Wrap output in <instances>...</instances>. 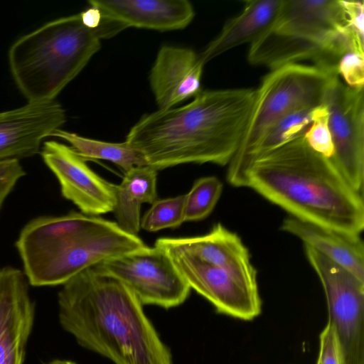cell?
<instances>
[{
  "label": "cell",
  "mask_w": 364,
  "mask_h": 364,
  "mask_svg": "<svg viewBox=\"0 0 364 364\" xmlns=\"http://www.w3.org/2000/svg\"><path fill=\"white\" fill-rule=\"evenodd\" d=\"M255 89L200 90L188 104L144 114L126 141L156 171L183 164H229L244 136Z\"/></svg>",
  "instance_id": "cell-1"
},
{
  "label": "cell",
  "mask_w": 364,
  "mask_h": 364,
  "mask_svg": "<svg viewBox=\"0 0 364 364\" xmlns=\"http://www.w3.org/2000/svg\"><path fill=\"white\" fill-rule=\"evenodd\" d=\"M62 328L82 348L114 364H173L143 310V304L122 282L88 268L65 284L58 294Z\"/></svg>",
  "instance_id": "cell-2"
},
{
  "label": "cell",
  "mask_w": 364,
  "mask_h": 364,
  "mask_svg": "<svg viewBox=\"0 0 364 364\" xmlns=\"http://www.w3.org/2000/svg\"><path fill=\"white\" fill-rule=\"evenodd\" d=\"M245 188L298 219L353 235L363 230V195L304 135L255 158Z\"/></svg>",
  "instance_id": "cell-3"
},
{
  "label": "cell",
  "mask_w": 364,
  "mask_h": 364,
  "mask_svg": "<svg viewBox=\"0 0 364 364\" xmlns=\"http://www.w3.org/2000/svg\"><path fill=\"white\" fill-rule=\"evenodd\" d=\"M122 30L107 18L100 28H88L80 13L50 21L10 47L13 78L28 102L55 100L100 50L101 39Z\"/></svg>",
  "instance_id": "cell-4"
},
{
  "label": "cell",
  "mask_w": 364,
  "mask_h": 364,
  "mask_svg": "<svg viewBox=\"0 0 364 364\" xmlns=\"http://www.w3.org/2000/svg\"><path fill=\"white\" fill-rule=\"evenodd\" d=\"M146 247L116 222L86 215L63 234L20 257L30 285L57 286L104 261Z\"/></svg>",
  "instance_id": "cell-5"
},
{
  "label": "cell",
  "mask_w": 364,
  "mask_h": 364,
  "mask_svg": "<svg viewBox=\"0 0 364 364\" xmlns=\"http://www.w3.org/2000/svg\"><path fill=\"white\" fill-rule=\"evenodd\" d=\"M338 73L313 65L289 63L271 70L255 89L253 108L240 146L228 164L237 166L263 132L283 116L323 104Z\"/></svg>",
  "instance_id": "cell-6"
},
{
  "label": "cell",
  "mask_w": 364,
  "mask_h": 364,
  "mask_svg": "<svg viewBox=\"0 0 364 364\" xmlns=\"http://www.w3.org/2000/svg\"><path fill=\"white\" fill-rule=\"evenodd\" d=\"M305 253L321 282L328 323L334 328L343 364H364V282L307 245Z\"/></svg>",
  "instance_id": "cell-7"
},
{
  "label": "cell",
  "mask_w": 364,
  "mask_h": 364,
  "mask_svg": "<svg viewBox=\"0 0 364 364\" xmlns=\"http://www.w3.org/2000/svg\"><path fill=\"white\" fill-rule=\"evenodd\" d=\"M126 285L141 303L170 309L182 304L191 288L171 257L154 246L95 266Z\"/></svg>",
  "instance_id": "cell-8"
},
{
  "label": "cell",
  "mask_w": 364,
  "mask_h": 364,
  "mask_svg": "<svg viewBox=\"0 0 364 364\" xmlns=\"http://www.w3.org/2000/svg\"><path fill=\"white\" fill-rule=\"evenodd\" d=\"M363 94V88L350 87L338 77L328 88L323 100L328 111L333 146L331 159L361 195L364 188Z\"/></svg>",
  "instance_id": "cell-9"
},
{
  "label": "cell",
  "mask_w": 364,
  "mask_h": 364,
  "mask_svg": "<svg viewBox=\"0 0 364 364\" xmlns=\"http://www.w3.org/2000/svg\"><path fill=\"white\" fill-rule=\"evenodd\" d=\"M271 29L325 46L339 59L363 46L348 28L342 0H282Z\"/></svg>",
  "instance_id": "cell-10"
},
{
  "label": "cell",
  "mask_w": 364,
  "mask_h": 364,
  "mask_svg": "<svg viewBox=\"0 0 364 364\" xmlns=\"http://www.w3.org/2000/svg\"><path fill=\"white\" fill-rule=\"evenodd\" d=\"M161 250L171 257L191 289L207 299L218 313L245 321L252 320L260 314L258 287L189 255Z\"/></svg>",
  "instance_id": "cell-11"
},
{
  "label": "cell",
  "mask_w": 364,
  "mask_h": 364,
  "mask_svg": "<svg viewBox=\"0 0 364 364\" xmlns=\"http://www.w3.org/2000/svg\"><path fill=\"white\" fill-rule=\"evenodd\" d=\"M41 155L58 179L62 196L81 213L98 216L113 212L115 184L93 171L71 146L53 140L47 141Z\"/></svg>",
  "instance_id": "cell-12"
},
{
  "label": "cell",
  "mask_w": 364,
  "mask_h": 364,
  "mask_svg": "<svg viewBox=\"0 0 364 364\" xmlns=\"http://www.w3.org/2000/svg\"><path fill=\"white\" fill-rule=\"evenodd\" d=\"M24 272L0 268V364H23L31 333L35 304Z\"/></svg>",
  "instance_id": "cell-13"
},
{
  "label": "cell",
  "mask_w": 364,
  "mask_h": 364,
  "mask_svg": "<svg viewBox=\"0 0 364 364\" xmlns=\"http://www.w3.org/2000/svg\"><path fill=\"white\" fill-rule=\"evenodd\" d=\"M66 121L65 110L55 100L28 102L0 112V161L31 157L41 141Z\"/></svg>",
  "instance_id": "cell-14"
},
{
  "label": "cell",
  "mask_w": 364,
  "mask_h": 364,
  "mask_svg": "<svg viewBox=\"0 0 364 364\" xmlns=\"http://www.w3.org/2000/svg\"><path fill=\"white\" fill-rule=\"evenodd\" d=\"M154 246L189 255L228 270L251 286L258 287L257 270L251 262L248 249L235 232L220 223L205 235L160 237Z\"/></svg>",
  "instance_id": "cell-15"
},
{
  "label": "cell",
  "mask_w": 364,
  "mask_h": 364,
  "mask_svg": "<svg viewBox=\"0 0 364 364\" xmlns=\"http://www.w3.org/2000/svg\"><path fill=\"white\" fill-rule=\"evenodd\" d=\"M204 63L193 50L162 46L149 74V82L159 109L174 107L200 90Z\"/></svg>",
  "instance_id": "cell-16"
},
{
  "label": "cell",
  "mask_w": 364,
  "mask_h": 364,
  "mask_svg": "<svg viewBox=\"0 0 364 364\" xmlns=\"http://www.w3.org/2000/svg\"><path fill=\"white\" fill-rule=\"evenodd\" d=\"M88 4L124 28L179 30L186 28L195 16L188 0H90Z\"/></svg>",
  "instance_id": "cell-17"
},
{
  "label": "cell",
  "mask_w": 364,
  "mask_h": 364,
  "mask_svg": "<svg viewBox=\"0 0 364 364\" xmlns=\"http://www.w3.org/2000/svg\"><path fill=\"white\" fill-rule=\"evenodd\" d=\"M281 229L364 282V245L360 235L321 226L291 215L284 220Z\"/></svg>",
  "instance_id": "cell-18"
},
{
  "label": "cell",
  "mask_w": 364,
  "mask_h": 364,
  "mask_svg": "<svg viewBox=\"0 0 364 364\" xmlns=\"http://www.w3.org/2000/svg\"><path fill=\"white\" fill-rule=\"evenodd\" d=\"M282 0L246 1L240 14L230 19L220 33L198 54L205 64L244 43H252L274 23Z\"/></svg>",
  "instance_id": "cell-19"
},
{
  "label": "cell",
  "mask_w": 364,
  "mask_h": 364,
  "mask_svg": "<svg viewBox=\"0 0 364 364\" xmlns=\"http://www.w3.org/2000/svg\"><path fill=\"white\" fill-rule=\"evenodd\" d=\"M157 171L146 165L134 166L124 172L121 183L114 186L116 223L129 234L138 236L141 205L156 200Z\"/></svg>",
  "instance_id": "cell-20"
},
{
  "label": "cell",
  "mask_w": 364,
  "mask_h": 364,
  "mask_svg": "<svg viewBox=\"0 0 364 364\" xmlns=\"http://www.w3.org/2000/svg\"><path fill=\"white\" fill-rule=\"evenodd\" d=\"M69 142L74 151L84 160L103 159L117 165L124 171L136 166H145L146 162L135 149L126 141L120 143L92 139L61 129L52 134Z\"/></svg>",
  "instance_id": "cell-21"
},
{
  "label": "cell",
  "mask_w": 364,
  "mask_h": 364,
  "mask_svg": "<svg viewBox=\"0 0 364 364\" xmlns=\"http://www.w3.org/2000/svg\"><path fill=\"white\" fill-rule=\"evenodd\" d=\"M223 191V183L215 176L198 178L186 194L184 220L198 221L207 218L214 209Z\"/></svg>",
  "instance_id": "cell-22"
},
{
  "label": "cell",
  "mask_w": 364,
  "mask_h": 364,
  "mask_svg": "<svg viewBox=\"0 0 364 364\" xmlns=\"http://www.w3.org/2000/svg\"><path fill=\"white\" fill-rule=\"evenodd\" d=\"M186 195L156 200L140 221V227L148 232L179 227L184 220Z\"/></svg>",
  "instance_id": "cell-23"
},
{
  "label": "cell",
  "mask_w": 364,
  "mask_h": 364,
  "mask_svg": "<svg viewBox=\"0 0 364 364\" xmlns=\"http://www.w3.org/2000/svg\"><path fill=\"white\" fill-rule=\"evenodd\" d=\"M304 136L314 151L327 158L332 157L333 146L328 126V111L324 104L312 109L311 124Z\"/></svg>",
  "instance_id": "cell-24"
},
{
  "label": "cell",
  "mask_w": 364,
  "mask_h": 364,
  "mask_svg": "<svg viewBox=\"0 0 364 364\" xmlns=\"http://www.w3.org/2000/svg\"><path fill=\"white\" fill-rule=\"evenodd\" d=\"M337 73L353 88H363L364 85V53L349 50L345 53L337 64Z\"/></svg>",
  "instance_id": "cell-25"
},
{
  "label": "cell",
  "mask_w": 364,
  "mask_h": 364,
  "mask_svg": "<svg viewBox=\"0 0 364 364\" xmlns=\"http://www.w3.org/2000/svg\"><path fill=\"white\" fill-rule=\"evenodd\" d=\"M26 171L18 159L0 161V212L3 205Z\"/></svg>",
  "instance_id": "cell-26"
},
{
  "label": "cell",
  "mask_w": 364,
  "mask_h": 364,
  "mask_svg": "<svg viewBox=\"0 0 364 364\" xmlns=\"http://www.w3.org/2000/svg\"><path fill=\"white\" fill-rule=\"evenodd\" d=\"M319 341L318 364H343L336 333L330 323L321 331Z\"/></svg>",
  "instance_id": "cell-27"
},
{
  "label": "cell",
  "mask_w": 364,
  "mask_h": 364,
  "mask_svg": "<svg viewBox=\"0 0 364 364\" xmlns=\"http://www.w3.org/2000/svg\"><path fill=\"white\" fill-rule=\"evenodd\" d=\"M343 1L348 26L363 36L364 4L363 1Z\"/></svg>",
  "instance_id": "cell-28"
},
{
  "label": "cell",
  "mask_w": 364,
  "mask_h": 364,
  "mask_svg": "<svg viewBox=\"0 0 364 364\" xmlns=\"http://www.w3.org/2000/svg\"><path fill=\"white\" fill-rule=\"evenodd\" d=\"M82 23L88 28L97 29L106 21L100 10L94 6H90L80 13Z\"/></svg>",
  "instance_id": "cell-29"
},
{
  "label": "cell",
  "mask_w": 364,
  "mask_h": 364,
  "mask_svg": "<svg viewBox=\"0 0 364 364\" xmlns=\"http://www.w3.org/2000/svg\"><path fill=\"white\" fill-rule=\"evenodd\" d=\"M45 364H77V363L73 361H71V360L56 359V360H53L48 363H45Z\"/></svg>",
  "instance_id": "cell-30"
},
{
  "label": "cell",
  "mask_w": 364,
  "mask_h": 364,
  "mask_svg": "<svg viewBox=\"0 0 364 364\" xmlns=\"http://www.w3.org/2000/svg\"><path fill=\"white\" fill-rule=\"evenodd\" d=\"M316 364H318V363H316Z\"/></svg>",
  "instance_id": "cell-31"
}]
</instances>
